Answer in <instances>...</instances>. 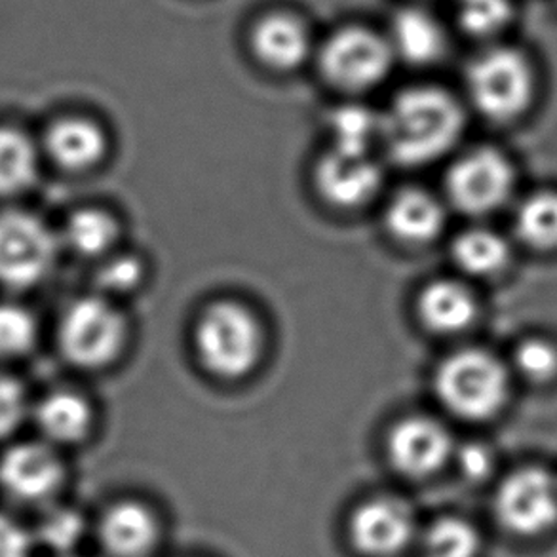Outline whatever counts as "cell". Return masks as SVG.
I'll return each mask as SVG.
<instances>
[{"label": "cell", "instance_id": "7a4b0ae2", "mask_svg": "<svg viewBox=\"0 0 557 557\" xmlns=\"http://www.w3.org/2000/svg\"><path fill=\"white\" fill-rule=\"evenodd\" d=\"M196 352L206 370L223 379L248 375L263 355V330L236 302H215L198 320Z\"/></svg>", "mask_w": 557, "mask_h": 557}, {"label": "cell", "instance_id": "7c38bea8", "mask_svg": "<svg viewBox=\"0 0 557 557\" xmlns=\"http://www.w3.org/2000/svg\"><path fill=\"white\" fill-rule=\"evenodd\" d=\"M447 188L459 210L482 215L497 210L510 195L512 168L500 152H470L453 166Z\"/></svg>", "mask_w": 557, "mask_h": 557}, {"label": "cell", "instance_id": "cb8c5ba5", "mask_svg": "<svg viewBox=\"0 0 557 557\" xmlns=\"http://www.w3.org/2000/svg\"><path fill=\"white\" fill-rule=\"evenodd\" d=\"M455 261L460 269L475 276H491L508 263V246L498 234L490 231H468L460 234L453 246Z\"/></svg>", "mask_w": 557, "mask_h": 557}, {"label": "cell", "instance_id": "3957f363", "mask_svg": "<svg viewBox=\"0 0 557 557\" xmlns=\"http://www.w3.org/2000/svg\"><path fill=\"white\" fill-rule=\"evenodd\" d=\"M128 327L121 310L103 295L71 302L58 324L60 352L76 370H103L121 356Z\"/></svg>", "mask_w": 557, "mask_h": 557}, {"label": "cell", "instance_id": "836d02e7", "mask_svg": "<svg viewBox=\"0 0 557 557\" xmlns=\"http://www.w3.org/2000/svg\"><path fill=\"white\" fill-rule=\"evenodd\" d=\"M460 474L465 475L470 482H483L490 475L493 468V457L491 453L480 444H468L462 447L457 457Z\"/></svg>", "mask_w": 557, "mask_h": 557}, {"label": "cell", "instance_id": "4316f807", "mask_svg": "<svg viewBox=\"0 0 557 557\" xmlns=\"http://www.w3.org/2000/svg\"><path fill=\"white\" fill-rule=\"evenodd\" d=\"M37 339V320L29 310L15 302H0V360L30 355Z\"/></svg>", "mask_w": 557, "mask_h": 557}, {"label": "cell", "instance_id": "603a6c76", "mask_svg": "<svg viewBox=\"0 0 557 557\" xmlns=\"http://www.w3.org/2000/svg\"><path fill=\"white\" fill-rule=\"evenodd\" d=\"M421 557H480L482 535L480 531L457 516H444L432 521L419 533Z\"/></svg>", "mask_w": 557, "mask_h": 557}, {"label": "cell", "instance_id": "9a60e30c", "mask_svg": "<svg viewBox=\"0 0 557 557\" xmlns=\"http://www.w3.org/2000/svg\"><path fill=\"white\" fill-rule=\"evenodd\" d=\"M317 185L333 206L356 208L371 200L381 187V170L368 154L333 151L318 164Z\"/></svg>", "mask_w": 557, "mask_h": 557}, {"label": "cell", "instance_id": "d4e9b609", "mask_svg": "<svg viewBox=\"0 0 557 557\" xmlns=\"http://www.w3.org/2000/svg\"><path fill=\"white\" fill-rule=\"evenodd\" d=\"M516 231L531 248H557V195L543 193L521 203Z\"/></svg>", "mask_w": 557, "mask_h": 557}, {"label": "cell", "instance_id": "4fadbf2b", "mask_svg": "<svg viewBox=\"0 0 557 557\" xmlns=\"http://www.w3.org/2000/svg\"><path fill=\"white\" fill-rule=\"evenodd\" d=\"M98 541L107 557H152L164 541V525L152 506L119 500L101 516Z\"/></svg>", "mask_w": 557, "mask_h": 557}, {"label": "cell", "instance_id": "52a82bcc", "mask_svg": "<svg viewBox=\"0 0 557 557\" xmlns=\"http://www.w3.org/2000/svg\"><path fill=\"white\" fill-rule=\"evenodd\" d=\"M474 106L491 121H512L528 107L533 76L528 61L516 50L497 48L483 53L468 71Z\"/></svg>", "mask_w": 557, "mask_h": 557}, {"label": "cell", "instance_id": "8992f818", "mask_svg": "<svg viewBox=\"0 0 557 557\" xmlns=\"http://www.w3.org/2000/svg\"><path fill=\"white\" fill-rule=\"evenodd\" d=\"M347 541L358 557L404 556L419 539V523L409 503L398 497L366 498L348 513Z\"/></svg>", "mask_w": 557, "mask_h": 557}, {"label": "cell", "instance_id": "30bf717a", "mask_svg": "<svg viewBox=\"0 0 557 557\" xmlns=\"http://www.w3.org/2000/svg\"><path fill=\"white\" fill-rule=\"evenodd\" d=\"M391 46L375 33L366 29H343L324 45L320 67L330 83L363 90L383 81L391 69Z\"/></svg>", "mask_w": 557, "mask_h": 557}, {"label": "cell", "instance_id": "44dd1931", "mask_svg": "<svg viewBox=\"0 0 557 557\" xmlns=\"http://www.w3.org/2000/svg\"><path fill=\"white\" fill-rule=\"evenodd\" d=\"M58 236L61 248L78 257L98 259L107 256L119 240V223L109 211L81 208L65 219Z\"/></svg>", "mask_w": 557, "mask_h": 557}, {"label": "cell", "instance_id": "2e32d148", "mask_svg": "<svg viewBox=\"0 0 557 557\" xmlns=\"http://www.w3.org/2000/svg\"><path fill=\"white\" fill-rule=\"evenodd\" d=\"M35 422L46 444L69 447L83 444L94 426L90 401L71 391L46 394L35 407Z\"/></svg>", "mask_w": 557, "mask_h": 557}, {"label": "cell", "instance_id": "f546056e", "mask_svg": "<svg viewBox=\"0 0 557 557\" xmlns=\"http://www.w3.org/2000/svg\"><path fill=\"white\" fill-rule=\"evenodd\" d=\"M144 278V264L139 259L129 256L113 257L107 259L98 271L96 282L99 292L106 295L129 294L136 289L137 284Z\"/></svg>", "mask_w": 557, "mask_h": 557}, {"label": "cell", "instance_id": "7402d4cb", "mask_svg": "<svg viewBox=\"0 0 557 557\" xmlns=\"http://www.w3.org/2000/svg\"><path fill=\"white\" fill-rule=\"evenodd\" d=\"M392 40L399 55L417 65L436 61L445 48L444 30L422 10L399 12L392 27Z\"/></svg>", "mask_w": 557, "mask_h": 557}, {"label": "cell", "instance_id": "484cf974", "mask_svg": "<svg viewBox=\"0 0 557 557\" xmlns=\"http://www.w3.org/2000/svg\"><path fill=\"white\" fill-rule=\"evenodd\" d=\"M381 122L368 107H339L332 116L333 151L368 154L373 139L381 134Z\"/></svg>", "mask_w": 557, "mask_h": 557}, {"label": "cell", "instance_id": "d6986e66", "mask_svg": "<svg viewBox=\"0 0 557 557\" xmlns=\"http://www.w3.org/2000/svg\"><path fill=\"white\" fill-rule=\"evenodd\" d=\"M386 225L398 240L424 244L442 233L444 210L434 196L411 188L392 200L386 211Z\"/></svg>", "mask_w": 557, "mask_h": 557}, {"label": "cell", "instance_id": "f1b7e54d", "mask_svg": "<svg viewBox=\"0 0 557 557\" xmlns=\"http://www.w3.org/2000/svg\"><path fill=\"white\" fill-rule=\"evenodd\" d=\"M512 20L510 0H459V22L474 37H491Z\"/></svg>", "mask_w": 557, "mask_h": 557}, {"label": "cell", "instance_id": "e0dca14e", "mask_svg": "<svg viewBox=\"0 0 557 557\" xmlns=\"http://www.w3.org/2000/svg\"><path fill=\"white\" fill-rule=\"evenodd\" d=\"M40 174V147L15 126H0V200L22 196Z\"/></svg>", "mask_w": 557, "mask_h": 557}, {"label": "cell", "instance_id": "5b68a950", "mask_svg": "<svg viewBox=\"0 0 557 557\" xmlns=\"http://www.w3.org/2000/svg\"><path fill=\"white\" fill-rule=\"evenodd\" d=\"M436 391L442 404L457 417L483 421L505 406L508 375L487 352L460 350L440 366Z\"/></svg>", "mask_w": 557, "mask_h": 557}, {"label": "cell", "instance_id": "4dcf8cb0", "mask_svg": "<svg viewBox=\"0 0 557 557\" xmlns=\"http://www.w3.org/2000/svg\"><path fill=\"white\" fill-rule=\"evenodd\" d=\"M29 413V399L15 376L0 373V440L12 436Z\"/></svg>", "mask_w": 557, "mask_h": 557}, {"label": "cell", "instance_id": "6da1fadb", "mask_svg": "<svg viewBox=\"0 0 557 557\" xmlns=\"http://www.w3.org/2000/svg\"><path fill=\"white\" fill-rule=\"evenodd\" d=\"M465 116L459 103L436 88H413L398 96L381 122L392 159L419 166L449 151L459 139Z\"/></svg>", "mask_w": 557, "mask_h": 557}, {"label": "cell", "instance_id": "ffe728a7", "mask_svg": "<svg viewBox=\"0 0 557 557\" xmlns=\"http://www.w3.org/2000/svg\"><path fill=\"white\" fill-rule=\"evenodd\" d=\"M474 295L457 282H436L422 292L419 314L430 330L457 333L467 330L475 318Z\"/></svg>", "mask_w": 557, "mask_h": 557}, {"label": "cell", "instance_id": "9c48e42d", "mask_svg": "<svg viewBox=\"0 0 557 557\" xmlns=\"http://www.w3.org/2000/svg\"><path fill=\"white\" fill-rule=\"evenodd\" d=\"M65 480L60 453L46 442L15 444L0 457V490L20 505H50Z\"/></svg>", "mask_w": 557, "mask_h": 557}, {"label": "cell", "instance_id": "d6a6232c", "mask_svg": "<svg viewBox=\"0 0 557 557\" xmlns=\"http://www.w3.org/2000/svg\"><path fill=\"white\" fill-rule=\"evenodd\" d=\"M33 541L12 518L0 513V557H30Z\"/></svg>", "mask_w": 557, "mask_h": 557}, {"label": "cell", "instance_id": "ba28073f", "mask_svg": "<svg viewBox=\"0 0 557 557\" xmlns=\"http://www.w3.org/2000/svg\"><path fill=\"white\" fill-rule=\"evenodd\" d=\"M493 510L508 533L543 535L557 523V483L539 468L513 472L500 483Z\"/></svg>", "mask_w": 557, "mask_h": 557}, {"label": "cell", "instance_id": "1f68e13d", "mask_svg": "<svg viewBox=\"0 0 557 557\" xmlns=\"http://www.w3.org/2000/svg\"><path fill=\"white\" fill-rule=\"evenodd\" d=\"M516 366L531 381H548L556 375L557 350L544 341H528L516 352Z\"/></svg>", "mask_w": 557, "mask_h": 557}, {"label": "cell", "instance_id": "8fae6325", "mask_svg": "<svg viewBox=\"0 0 557 557\" xmlns=\"http://www.w3.org/2000/svg\"><path fill=\"white\" fill-rule=\"evenodd\" d=\"M392 470L409 482H426L453 459V440L440 422L411 417L398 422L386 440Z\"/></svg>", "mask_w": 557, "mask_h": 557}, {"label": "cell", "instance_id": "83f0119b", "mask_svg": "<svg viewBox=\"0 0 557 557\" xmlns=\"http://www.w3.org/2000/svg\"><path fill=\"white\" fill-rule=\"evenodd\" d=\"M86 533V521L83 513L73 508L53 506L38 521L37 539L46 548L58 554L75 550Z\"/></svg>", "mask_w": 557, "mask_h": 557}, {"label": "cell", "instance_id": "ac0fdd59", "mask_svg": "<svg viewBox=\"0 0 557 557\" xmlns=\"http://www.w3.org/2000/svg\"><path fill=\"white\" fill-rule=\"evenodd\" d=\"M253 50L269 67L287 69L301 65L309 53V35L301 23L289 15H271L257 23Z\"/></svg>", "mask_w": 557, "mask_h": 557}, {"label": "cell", "instance_id": "277c9868", "mask_svg": "<svg viewBox=\"0 0 557 557\" xmlns=\"http://www.w3.org/2000/svg\"><path fill=\"white\" fill-rule=\"evenodd\" d=\"M58 233L25 210L0 211V287L27 292L42 284L58 263Z\"/></svg>", "mask_w": 557, "mask_h": 557}, {"label": "cell", "instance_id": "5bb4252c", "mask_svg": "<svg viewBox=\"0 0 557 557\" xmlns=\"http://www.w3.org/2000/svg\"><path fill=\"white\" fill-rule=\"evenodd\" d=\"M40 151L63 172L83 174L106 159V132L90 119L63 116L46 129Z\"/></svg>", "mask_w": 557, "mask_h": 557}]
</instances>
